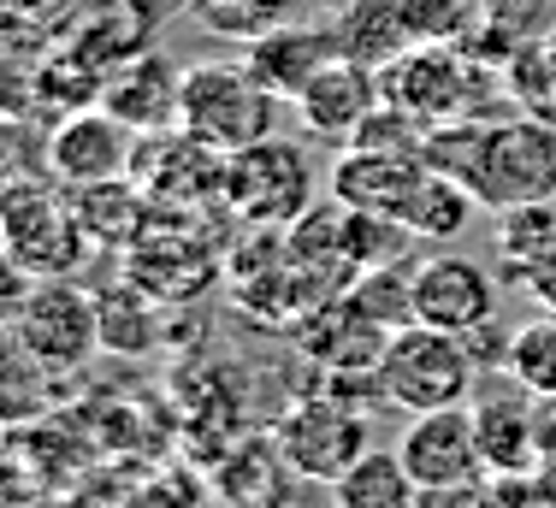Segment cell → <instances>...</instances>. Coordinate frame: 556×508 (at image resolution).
Masks as SVG:
<instances>
[{
	"label": "cell",
	"mask_w": 556,
	"mask_h": 508,
	"mask_svg": "<svg viewBox=\"0 0 556 508\" xmlns=\"http://www.w3.org/2000/svg\"><path fill=\"white\" fill-rule=\"evenodd\" d=\"M427 166L462 178L492 213L556 202V125L551 118H503V125L450 118L432 125Z\"/></svg>",
	"instance_id": "cell-1"
},
{
	"label": "cell",
	"mask_w": 556,
	"mask_h": 508,
	"mask_svg": "<svg viewBox=\"0 0 556 508\" xmlns=\"http://www.w3.org/2000/svg\"><path fill=\"white\" fill-rule=\"evenodd\" d=\"M278 101L255 77L249 60H202L184 65V96H178V130L219 154H237L249 142L278 137Z\"/></svg>",
	"instance_id": "cell-2"
},
{
	"label": "cell",
	"mask_w": 556,
	"mask_h": 508,
	"mask_svg": "<svg viewBox=\"0 0 556 508\" xmlns=\"http://www.w3.org/2000/svg\"><path fill=\"white\" fill-rule=\"evenodd\" d=\"M379 403L427 414L450 403H473V379H480V355L468 338H450L432 326H403L391 331L386 355H379Z\"/></svg>",
	"instance_id": "cell-3"
},
{
	"label": "cell",
	"mask_w": 556,
	"mask_h": 508,
	"mask_svg": "<svg viewBox=\"0 0 556 508\" xmlns=\"http://www.w3.org/2000/svg\"><path fill=\"white\" fill-rule=\"evenodd\" d=\"M308 207H314L308 149L267 137V142L225 154V219L249 225V231H285Z\"/></svg>",
	"instance_id": "cell-4"
},
{
	"label": "cell",
	"mask_w": 556,
	"mask_h": 508,
	"mask_svg": "<svg viewBox=\"0 0 556 508\" xmlns=\"http://www.w3.org/2000/svg\"><path fill=\"white\" fill-rule=\"evenodd\" d=\"M0 249L24 261L36 278H72L89 254L84 219L72 207V190L54 178H18L0 190Z\"/></svg>",
	"instance_id": "cell-5"
},
{
	"label": "cell",
	"mask_w": 556,
	"mask_h": 508,
	"mask_svg": "<svg viewBox=\"0 0 556 508\" xmlns=\"http://www.w3.org/2000/svg\"><path fill=\"white\" fill-rule=\"evenodd\" d=\"M12 338L30 355L36 372H77L101 350V314L96 290L72 284V278H36L30 302L12 319Z\"/></svg>",
	"instance_id": "cell-6"
},
{
	"label": "cell",
	"mask_w": 556,
	"mask_h": 508,
	"mask_svg": "<svg viewBox=\"0 0 556 508\" xmlns=\"http://www.w3.org/2000/svg\"><path fill=\"white\" fill-rule=\"evenodd\" d=\"M273 449L296 479L332 485L355 456L374 449V426H367L362 403H350V396H308V403H296L278 420Z\"/></svg>",
	"instance_id": "cell-7"
},
{
	"label": "cell",
	"mask_w": 556,
	"mask_h": 508,
	"mask_svg": "<svg viewBox=\"0 0 556 508\" xmlns=\"http://www.w3.org/2000/svg\"><path fill=\"white\" fill-rule=\"evenodd\" d=\"M137 142H142V130H130L118 113H108L101 101H89V106H72V113L48 130L42 166L54 183H65V190H89V183H108V178H130Z\"/></svg>",
	"instance_id": "cell-8"
},
{
	"label": "cell",
	"mask_w": 556,
	"mask_h": 508,
	"mask_svg": "<svg viewBox=\"0 0 556 508\" xmlns=\"http://www.w3.org/2000/svg\"><path fill=\"white\" fill-rule=\"evenodd\" d=\"M415 319L450 338L480 343L497 326V278L468 254H420L415 261Z\"/></svg>",
	"instance_id": "cell-9"
},
{
	"label": "cell",
	"mask_w": 556,
	"mask_h": 508,
	"mask_svg": "<svg viewBox=\"0 0 556 508\" xmlns=\"http://www.w3.org/2000/svg\"><path fill=\"white\" fill-rule=\"evenodd\" d=\"M468 60L450 53L439 42H415L403 48L391 65H379V84L386 101L415 113L420 125H450V118H468Z\"/></svg>",
	"instance_id": "cell-10"
},
{
	"label": "cell",
	"mask_w": 556,
	"mask_h": 508,
	"mask_svg": "<svg viewBox=\"0 0 556 508\" xmlns=\"http://www.w3.org/2000/svg\"><path fill=\"white\" fill-rule=\"evenodd\" d=\"M386 101V84H379L374 65L350 60V53H338L332 65H326L320 77H314L308 89H302L296 101V125L308 142H332V149H350L355 130L374 118V106Z\"/></svg>",
	"instance_id": "cell-11"
},
{
	"label": "cell",
	"mask_w": 556,
	"mask_h": 508,
	"mask_svg": "<svg viewBox=\"0 0 556 508\" xmlns=\"http://www.w3.org/2000/svg\"><path fill=\"white\" fill-rule=\"evenodd\" d=\"M420 178H427V160H420V154L338 149L326 190H332V202L350 207V213H374V219H396V225H403V207L415 202Z\"/></svg>",
	"instance_id": "cell-12"
},
{
	"label": "cell",
	"mask_w": 556,
	"mask_h": 508,
	"mask_svg": "<svg viewBox=\"0 0 556 508\" xmlns=\"http://www.w3.org/2000/svg\"><path fill=\"white\" fill-rule=\"evenodd\" d=\"M408 473L420 485H444V479H468V473H492L485 467V444H480V420L473 403H450V408H427L408 420V432L396 437Z\"/></svg>",
	"instance_id": "cell-13"
},
{
	"label": "cell",
	"mask_w": 556,
	"mask_h": 508,
	"mask_svg": "<svg viewBox=\"0 0 556 508\" xmlns=\"http://www.w3.org/2000/svg\"><path fill=\"white\" fill-rule=\"evenodd\" d=\"M154 30H161V7H154V0H96L89 12L72 18L65 53L108 84L118 65L142 60V53L154 48Z\"/></svg>",
	"instance_id": "cell-14"
},
{
	"label": "cell",
	"mask_w": 556,
	"mask_h": 508,
	"mask_svg": "<svg viewBox=\"0 0 556 508\" xmlns=\"http://www.w3.org/2000/svg\"><path fill=\"white\" fill-rule=\"evenodd\" d=\"M296 343L320 360L326 372H355V379H374L379 372V355H386L391 331L374 326L350 296H332L320 302L314 314L296 319Z\"/></svg>",
	"instance_id": "cell-15"
},
{
	"label": "cell",
	"mask_w": 556,
	"mask_h": 508,
	"mask_svg": "<svg viewBox=\"0 0 556 508\" xmlns=\"http://www.w3.org/2000/svg\"><path fill=\"white\" fill-rule=\"evenodd\" d=\"M343 53L332 24H273V30L249 36V53L243 60L255 65V77L273 89L278 101H296L314 77L326 72Z\"/></svg>",
	"instance_id": "cell-16"
},
{
	"label": "cell",
	"mask_w": 556,
	"mask_h": 508,
	"mask_svg": "<svg viewBox=\"0 0 556 508\" xmlns=\"http://www.w3.org/2000/svg\"><path fill=\"white\" fill-rule=\"evenodd\" d=\"M473 420H480V444L492 473H533L539 467V396L521 384H497V391H473Z\"/></svg>",
	"instance_id": "cell-17"
},
{
	"label": "cell",
	"mask_w": 556,
	"mask_h": 508,
	"mask_svg": "<svg viewBox=\"0 0 556 508\" xmlns=\"http://www.w3.org/2000/svg\"><path fill=\"white\" fill-rule=\"evenodd\" d=\"M178 96H184V72L166 60V53H142V60L118 65V72L101 84V106L118 113L130 130H172L178 125Z\"/></svg>",
	"instance_id": "cell-18"
},
{
	"label": "cell",
	"mask_w": 556,
	"mask_h": 508,
	"mask_svg": "<svg viewBox=\"0 0 556 508\" xmlns=\"http://www.w3.org/2000/svg\"><path fill=\"white\" fill-rule=\"evenodd\" d=\"M72 207L84 219L89 249H130L154 219V195L137 178H108V183H89V190H72Z\"/></svg>",
	"instance_id": "cell-19"
},
{
	"label": "cell",
	"mask_w": 556,
	"mask_h": 508,
	"mask_svg": "<svg viewBox=\"0 0 556 508\" xmlns=\"http://www.w3.org/2000/svg\"><path fill=\"white\" fill-rule=\"evenodd\" d=\"M326 491H332L338 508H415L420 503V479L408 473L403 449H367Z\"/></svg>",
	"instance_id": "cell-20"
},
{
	"label": "cell",
	"mask_w": 556,
	"mask_h": 508,
	"mask_svg": "<svg viewBox=\"0 0 556 508\" xmlns=\"http://www.w3.org/2000/svg\"><path fill=\"white\" fill-rule=\"evenodd\" d=\"M338 42L350 60H362V65H391L403 48H415V30H408V12H403V0H343V12H338Z\"/></svg>",
	"instance_id": "cell-21"
},
{
	"label": "cell",
	"mask_w": 556,
	"mask_h": 508,
	"mask_svg": "<svg viewBox=\"0 0 556 508\" xmlns=\"http://www.w3.org/2000/svg\"><path fill=\"white\" fill-rule=\"evenodd\" d=\"M473 213H480V195H473L462 178L427 166L415 202L403 207V231L415 237V243H456V237L473 225Z\"/></svg>",
	"instance_id": "cell-22"
},
{
	"label": "cell",
	"mask_w": 556,
	"mask_h": 508,
	"mask_svg": "<svg viewBox=\"0 0 556 508\" xmlns=\"http://www.w3.org/2000/svg\"><path fill=\"white\" fill-rule=\"evenodd\" d=\"M154 302L142 284L118 278L113 290H96V314H101V350L108 355H149L161 343V319H154Z\"/></svg>",
	"instance_id": "cell-23"
},
{
	"label": "cell",
	"mask_w": 556,
	"mask_h": 508,
	"mask_svg": "<svg viewBox=\"0 0 556 508\" xmlns=\"http://www.w3.org/2000/svg\"><path fill=\"white\" fill-rule=\"evenodd\" d=\"M355 307H362L374 326L386 331H403L415 326V261H386V266H367V272L350 278L343 290Z\"/></svg>",
	"instance_id": "cell-24"
},
{
	"label": "cell",
	"mask_w": 556,
	"mask_h": 508,
	"mask_svg": "<svg viewBox=\"0 0 556 508\" xmlns=\"http://www.w3.org/2000/svg\"><path fill=\"white\" fill-rule=\"evenodd\" d=\"M503 372L533 396H556V307L503 343Z\"/></svg>",
	"instance_id": "cell-25"
},
{
	"label": "cell",
	"mask_w": 556,
	"mask_h": 508,
	"mask_svg": "<svg viewBox=\"0 0 556 508\" xmlns=\"http://www.w3.org/2000/svg\"><path fill=\"white\" fill-rule=\"evenodd\" d=\"M190 12L207 24V30L219 36H261L278 24V12H285V0H190Z\"/></svg>",
	"instance_id": "cell-26"
},
{
	"label": "cell",
	"mask_w": 556,
	"mask_h": 508,
	"mask_svg": "<svg viewBox=\"0 0 556 508\" xmlns=\"http://www.w3.org/2000/svg\"><path fill=\"white\" fill-rule=\"evenodd\" d=\"M415 508H497V473H468L444 485H420Z\"/></svg>",
	"instance_id": "cell-27"
},
{
	"label": "cell",
	"mask_w": 556,
	"mask_h": 508,
	"mask_svg": "<svg viewBox=\"0 0 556 508\" xmlns=\"http://www.w3.org/2000/svg\"><path fill=\"white\" fill-rule=\"evenodd\" d=\"M497 508H556V473H497Z\"/></svg>",
	"instance_id": "cell-28"
},
{
	"label": "cell",
	"mask_w": 556,
	"mask_h": 508,
	"mask_svg": "<svg viewBox=\"0 0 556 508\" xmlns=\"http://www.w3.org/2000/svg\"><path fill=\"white\" fill-rule=\"evenodd\" d=\"M36 290V272L24 261H12L7 249H0V331H12V319H18V307L30 302Z\"/></svg>",
	"instance_id": "cell-29"
},
{
	"label": "cell",
	"mask_w": 556,
	"mask_h": 508,
	"mask_svg": "<svg viewBox=\"0 0 556 508\" xmlns=\"http://www.w3.org/2000/svg\"><path fill=\"white\" fill-rule=\"evenodd\" d=\"M539 467L556 473V396H539Z\"/></svg>",
	"instance_id": "cell-30"
},
{
	"label": "cell",
	"mask_w": 556,
	"mask_h": 508,
	"mask_svg": "<svg viewBox=\"0 0 556 508\" xmlns=\"http://www.w3.org/2000/svg\"><path fill=\"white\" fill-rule=\"evenodd\" d=\"M545 60H551V77H556V30L545 36Z\"/></svg>",
	"instance_id": "cell-31"
},
{
	"label": "cell",
	"mask_w": 556,
	"mask_h": 508,
	"mask_svg": "<svg viewBox=\"0 0 556 508\" xmlns=\"http://www.w3.org/2000/svg\"><path fill=\"white\" fill-rule=\"evenodd\" d=\"M326 508H338V503H326Z\"/></svg>",
	"instance_id": "cell-32"
}]
</instances>
